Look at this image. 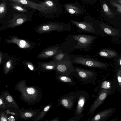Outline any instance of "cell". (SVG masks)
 <instances>
[{
	"label": "cell",
	"instance_id": "1",
	"mask_svg": "<svg viewBox=\"0 0 121 121\" xmlns=\"http://www.w3.org/2000/svg\"><path fill=\"white\" fill-rule=\"evenodd\" d=\"M26 82V79L19 81L16 84L15 88L20 93L19 98L21 100L29 105L33 106L41 100L42 91L37 86H27Z\"/></svg>",
	"mask_w": 121,
	"mask_h": 121
},
{
	"label": "cell",
	"instance_id": "2",
	"mask_svg": "<svg viewBox=\"0 0 121 121\" xmlns=\"http://www.w3.org/2000/svg\"><path fill=\"white\" fill-rule=\"evenodd\" d=\"M71 30V26L69 24L63 22H51L39 25L36 28L35 32L41 34L52 31H69Z\"/></svg>",
	"mask_w": 121,
	"mask_h": 121
},
{
	"label": "cell",
	"instance_id": "3",
	"mask_svg": "<svg viewBox=\"0 0 121 121\" xmlns=\"http://www.w3.org/2000/svg\"><path fill=\"white\" fill-rule=\"evenodd\" d=\"M71 59L74 64H78L90 67L104 69L106 64L88 56L70 54Z\"/></svg>",
	"mask_w": 121,
	"mask_h": 121
},
{
	"label": "cell",
	"instance_id": "4",
	"mask_svg": "<svg viewBox=\"0 0 121 121\" xmlns=\"http://www.w3.org/2000/svg\"><path fill=\"white\" fill-rule=\"evenodd\" d=\"M77 103L75 110V113L73 116L69 119L67 121H78L83 117L82 115L85 104L89 99L88 93L81 90L77 92Z\"/></svg>",
	"mask_w": 121,
	"mask_h": 121
},
{
	"label": "cell",
	"instance_id": "5",
	"mask_svg": "<svg viewBox=\"0 0 121 121\" xmlns=\"http://www.w3.org/2000/svg\"><path fill=\"white\" fill-rule=\"evenodd\" d=\"M75 71L73 74L80 81L85 84H90L96 80V72L78 67L74 66Z\"/></svg>",
	"mask_w": 121,
	"mask_h": 121
},
{
	"label": "cell",
	"instance_id": "6",
	"mask_svg": "<svg viewBox=\"0 0 121 121\" xmlns=\"http://www.w3.org/2000/svg\"><path fill=\"white\" fill-rule=\"evenodd\" d=\"M73 38L77 41L75 49L87 51L90 49L92 44L96 37L91 35L78 34L74 35Z\"/></svg>",
	"mask_w": 121,
	"mask_h": 121
},
{
	"label": "cell",
	"instance_id": "7",
	"mask_svg": "<svg viewBox=\"0 0 121 121\" xmlns=\"http://www.w3.org/2000/svg\"><path fill=\"white\" fill-rule=\"evenodd\" d=\"M55 71L60 74L73 76L75 71L71 59L57 62L56 64Z\"/></svg>",
	"mask_w": 121,
	"mask_h": 121
},
{
	"label": "cell",
	"instance_id": "8",
	"mask_svg": "<svg viewBox=\"0 0 121 121\" xmlns=\"http://www.w3.org/2000/svg\"><path fill=\"white\" fill-rule=\"evenodd\" d=\"M77 92H71L61 96L58 101L57 106H61L68 110H71L77 100Z\"/></svg>",
	"mask_w": 121,
	"mask_h": 121
},
{
	"label": "cell",
	"instance_id": "9",
	"mask_svg": "<svg viewBox=\"0 0 121 121\" xmlns=\"http://www.w3.org/2000/svg\"><path fill=\"white\" fill-rule=\"evenodd\" d=\"M98 96L91 105L87 114L91 113L87 121H90L91 117L96 109L104 101L107 97L112 95L111 92L107 90L102 89L99 91L98 93Z\"/></svg>",
	"mask_w": 121,
	"mask_h": 121
},
{
	"label": "cell",
	"instance_id": "10",
	"mask_svg": "<svg viewBox=\"0 0 121 121\" xmlns=\"http://www.w3.org/2000/svg\"><path fill=\"white\" fill-rule=\"evenodd\" d=\"M70 21L78 29L83 31L90 33H94L95 31L93 23L89 16L86 18L84 21L80 22L71 20Z\"/></svg>",
	"mask_w": 121,
	"mask_h": 121
},
{
	"label": "cell",
	"instance_id": "11",
	"mask_svg": "<svg viewBox=\"0 0 121 121\" xmlns=\"http://www.w3.org/2000/svg\"><path fill=\"white\" fill-rule=\"evenodd\" d=\"M39 4L47 8L51 13L54 15L60 14L63 10V8L59 3L56 0H46L40 2Z\"/></svg>",
	"mask_w": 121,
	"mask_h": 121
},
{
	"label": "cell",
	"instance_id": "12",
	"mask_svg": "<svg viewBox=\"0 0 121 121\" xmlns=\"http://www.w3.org/2000/svg\"><path fill=\"white\" fill-rule=\"evenodd\" d=\"M40 109H24L22 108L18 113V116L21 120L32 119L34 120L38 117Z\"/></svg>",
	"mask_w": 121,
	"mask_h": 121
},
{
	"label": "cell",
	"instance_id": "13",
	"mask_svg": "<svg viewBox=\"0 0 121 121\" xmlns=\"http://www.w3.org/2000/svg\"><path fill=\"white\" fill-rule=\"evenodd\" d=\"M10 39H5L6 42L9 44L13 43L16 45L19 48L25 49H30L34 47V43H30L24 39L13 36L10 37Z\"/></svg>",
	"mask_w": 121,
	"mask_h": 121
},
{
	"label": "cell",
	"instance_id": "14",
	"mask_svg": "<svg viewBox=\"0 0 121 121\" xmlns=\"http://www.w3.org/2000/svg\"><path fill=\"white\" fill-rule=\"evenodd\" d=\"M60 44H57L46 48L38 54L37 57L43 59L52 57L60 51Z\"/></svg>",
	"mask_w": 121,
	"mask_h": 121
},
{
	"label": "cell",
	"instance_id": "15",
	"mask_svg": "<svg viewBox=\"0 0 121 121\" xmlns=\"http://www.w3.org/2000/svg\"><path fill=\"white\" fill-rule=\"evenodd\" d=\"M29 19L27 16L22 14H14L12 18L8 22L6 27L13 28L22 25L28 21Z\"/></svg>",
	"mask_w": 121,
	"mask_h": 121
},
{
	"label": "cell",
	"instance_id": "16",
	"mask_svg": "<svg viewBox=\"0 0 121 121\" xmlns=\"http://www.w3.org/2000/svg\"><path fill=\"white\" fill-rule=\"evenodd\" d=\"M63 6L66 12L72 15H81L85 13L82 7L77 3L65 4Z\"/></svg>",
	"mask_w": 121,
	"mask_h": 121
},
{
	"label": "cell",
	"instance_id": "17",
	"mask_svg": "<svg viewBox=\"0 0 121 121\" xmlns=\"http://www.w3.org/2000/svg\"><path fill=\"white\" fill-rule=\"evenodd\" d=\"M114 108H108L100 111L95 114L91 118V121H105L115 112Z\"/></svg>",
	"mask_w": 121,
	"mask_h": 121
},
{
	"label": "cell",
	"instance_id": "18",
	"mask_svg": "<svg viewBox=\"0 0 121 121\" xmlns=\"http://www.w3.org/2000/svg\"><path fill=\"white\" fill-rule=\"evenodd\" d=\"M14 2L20 3L24 6L36 9L44 14L51 13L48 9L45 6L28 0H16Z\"/></svg>",
	"mask_w": 121,
	"mask_h": 121
},
{
	"label": "cell",
	"instance_id": "19",
	"mask_svg": "<svg viewBox=\"0 0 121 121\" xmlns=\"http://www.w3.org/2000/svg\"><path fill=\"white\" fill-rule=\"evenodd\" d=\"M108 75H106L104 77L99 85L95 89V92L97 91L98 90L99 91L102 89H104L110 91L112 94L114 93L116 88V83L111 80H105Z\"/></svg>",
	"mask_w": 121,
	"mask_h": 121
},
{
	"label": "cell",
	"instance_id": "20",
	"mask_svg": "<svg viewBox=\"0 0 121 121\" xmlns=\"http://www.w3.org/2000/svg\"><path fill=\"white\" fill-rule=\"evenodd\" d=\"M57 62L52 60L48 62H38V66L40 70L43 72L56 71V65Z\"/></svg>",
	"mask_w": 121,
	"mask_h": 121
},
{
	"label": "cell",
	"instance_id": "21",
	"mask_svg": "<svg viewBox=\"0 0 121 121\" xmlns=\"http://www.w3.org/2000/svg\"><path fill=\"white\" fill-rule=\"evenodd\" d=\"M1 95L3 97L5 103L8 107L19 109L14 98L8 91H2Z\"/></svg>",
	"mask_w": 121,
	"mask_h": 121
},
{
	"label": "cell",
	"instance_id": "22",
	"mask_svg": "<svg viewBox=\"0 0 121 121\" xmlns=\"http://www.w3.org/2000/svg\"><path fill=\"white\" fill-rule=\"evenodd\" d=\"M15 58H9L4 62L3 71L4 74L6 75L9 73H12L15 67L16 63Z\"/></svg>",
	"mask_w": 121,
	"mask_h": 121
},
{
	"label": "cell",
	"instance_id": "23",
	"mask_svg": "<svg viewBox=\"0 0 121 121\" xmlns=\"http://www.w3.org/2000/svg\"><path fill=\"white\" fill-rule=\"evenodd\" d=\"M55 76L57 80L60 82L70 85L74 86L75 85L72 76L60 74L56 72Z\"/></svg>",
	"mask_w": 121,
	"mask_h": 121
},
{
	"label": "cell",
	"instance_id": "24",
	"mask_svg": "<svg viewBox=\"0 0 121 121\" xmlns=\"http://www.w3.org/2000/svg\"><path fill=\"white\" fill-rule=\"evenodd\" d=\"M52 57V60H54L57 62L64 60H69L70 59L69 55L60 50Z\"/></svg>",
	"mask_w": 121,
	"mask_h": 121
},
{
	"label": "cell",
	"instance_id": "25",
	"mask_svg": "<svg viewBox=\"0 0 121 121\" xmlns=\"http://www.w3.org/2000/svg\"><path fill=\"white\" fill-rule=\"evenodd\" d=\"M52 105V103H50L45 106L42 111L40 112L38 117L34 121H39L42 120L51 108Z\"/></svg>",
	"mask_w": 121,
	"mask_h": 121
},
{
	"label": "cell",
	"instance_id": "26",
	"mask_svg": "<svg viewBox=\"0 0 121 121\" xmlns=\"http://www.w3.org/2000/svg\"><path fill=\"white\" fill-rule=\"evenodd\" d=\"M98 54L101 56L107 58L114 57L117 55L116 53L114 51L107 49H104L100 51L99 52Z\"/></svg>",
	"mask_w": 121,
	"mask_h": 121
},
{
	"label": "cell",
	"instance_id": "27",
	"mask_svg": "<svg viewBox=\"0 0 121 121\" xmlns=\"http://www.w3.org/2000/svg\"><path fill=\"white\" fill-rule=\"evenodd\" d=\"M10 5L12 8L17 12L24 13L27 11V9L23 7V5L20 3L11 2Z\"/></svg>",
	"mask_w": 121,
	"mask_h": 121
},
{
	"label": "cell",
	"instance_id": "28",
	"mask_svg": "<svg viewBox=\"0 0 121 121\" xmlns=\"http://www.w3.org/2000/svg\"><path fill=\"white\" fill-rule=\"evenodd\" d=\"M23 63L25 66L31 71L38 73L40 71L38 66H35L30 61H25Z\"/></svg>",
	"mask_w": 121,
	"mask_h": 121
},
{
	"label": "cell",
	"instance_id": "29",
	"mask_svg": "<svg viewBox=\"0 0 121 121\" xmlns=\"http://www.w3.org/2000/svg\"><path fill=\"white\" fill-rule=\"evenodd\" d=\"M7 3L4 1L1 2L0 4V18L3 17L7 13Z\"/></svg>",
	"mask_w": 121,
	"mask_h": 121
},
{
	"label": "cell",
	"instance_id": "30",
	"mask_svg": "<svg viewBox=\"0 0 121 121\" xmlns=\"http://www.w3.org/2000/svg\"><path fill=\"white\" fill-rule=\"evenodd\" d=\"M7 54L3 53L1 50L0 51V65H1L4 63L8 58Z\"/></svg>",
	"mask_w": 121,
	"mask_h": 121
},
{
	"label": "cell",
	"instance_id": "31",
	"mask_svg": "<svg viewBox=\"0 0 121 121\" xmlns=\"http://www.w3.org/2000/svg\"><path fill=\"white\" fill-rule=\"evenodd\" d=\"M117 84L119 87V89L120 90V91L121 92V69H120L118 70L117 72Z\"/></svg>",
	"mask_w": 121,
	"mask_h": 121
},
{
	"label": "cell",
	"instance_id": "32",
	"mask_svg": "<svg viewBox=\"0 0 121 121\" xmlns=\"http://www.w3.org/2000/svg\"><path fill=\"white\" fill-rule=\"evenodd\" d=\"M102 7L104 12L107 15L109 16L112 15V13L111 11L106 4L103 3Z\"/></svg>",
	"mask_w": 121,
	"mask_h": 121
},
{
	"label": "cell",
	"instance_id": "33",
	"mask_svg": "<svg viewBox=\"0 0 121 121\" xmlns=\"http://www.w3.org/2000/svg\"><path fill=\"white\" fill-rule=\"evenodd\" d=\"M8 107L5 103L3 97L1 94L0 95V108L4 109H6Z\"/></svg>",
	"mask_w": 121,
	"mask_h": 121
},
{
	"label": "cell",
	"instance_id": "34",
	"mask_svg": "<svg viewBox=\"0 0 121 121\" xmlns=\"http://www.w3.org/2000/svg\"><path fill=\"white\" fill-rule=\"evenodd\" d=\"M110 3L111 5L116 8L118 12L121 13V5L120 4L112 1H110Z\"/></svg>",
	"mask_w": 121,
	"mask_h": 121
},
{
	"label": "cell",
	"instance_id": "35",
	"mask_svg": "<svg viewBox=\"0 0 121 121\" xmlns=\"http://www.w3.org/2000/svg\"><path fill=\"white\" fill-rule=\"evenodd\" d=\"M8 117L7 114L3 112H0V121H7L8 120Z\"/></svg>",
	"mask_w": 121,
	"mask_h": 121
},
{
	"label": "cell",
	"instance_id": "36",
	"mask_svg": "<svg viewBox=\"0 0 121 121\" xmlns=\"http://www.w3.org/2000/svg\"><path fill=\"white\" fill-rule=\"evenodd\" d=\"M81 1L88 4H92L95 2L97 0H81Z\"/></svg>",
	"mask_w": 121,
	"mask_h": 121
},
{
	"label": "cell",
	"instance_id": "37",
	"mask_svg": "<svg viewBox=\"0 0 121 121\" xmlns=\"http://www.w3.org/2000/svg\"><path fill=\"white\" fill-rule=\"evenodd\" d=\"M104 32L106 34L109 35H112V32L111 30L108 28H103Z\"/></svg>",
	"mask_w": 121,
	"mask_h": 121
},
{
	"label": "cell",
	"instance_id": "38",
	"mask_svg": "<svg viewBox=\"0 0 121 121\" xmlns=\"http://www.w3.org/2000/svg\"><path fill=\"white\" fill-rule=\"evenodd\" d=\"M59 121L60 118L59 117L53 118L50 120V121Z\"/></svg>",
	"mask_w": 121,
	"mask_h": 121
},
{
	"label": "cell",
	"instance_id": "39",
	"mask_svg": "<svg viewBox=\"0 0 121 121\" xmlns=\"http://www.w3.org/2000/svg\"><path fill=\"white\" fill-rule=\"evenodd\" d=\"M4 1H9L12 2H14V1L16 0H3Z\"/></svg>",
	"mask_w": 121,
	"mask_h": 121
},
{
	"label": "cell",
	"instance_id": "40",
	"mask_svg": "<svg viewBox=\"0 0 121 121\" xmlns=\"http://www.w3.org/2000/svg\"><path fill=\"white\" fill-rule=\"evenodd\" d=\"M118 117H117L115 119H113L112 121H117V120L118 119Z\"/></svg>",
	"mask_w": 121,
	"mask_h": 121
},
{
	"label": "cell",
	"instance_id": "41",
	"mask_svg": "<svg viewBox=\"0 0 121 121\" xmlns=\"http://www.w3.org/2000/svg\"><path fill=\"white\" fill-rule=\"evenodd\" d=\"M117 0L121 5V0Z\"/></svg>",
	"mask_w": 121,
	"mask_h": 121
},
{
	"label": "cell",
	"instance_id": "42",
	"mask_svg": "<svg viewBox=\"0 0 121 121\" xmlns=\"http://www.w3.org/2000/svg\"><path fill=\"white\" fill-rule=\"evenodd\" d=\"M119 64L121 66V58L120 59L119 61Z\"/></svg>",
	"mask_w": 121,
	"mask_h": 121
},
{
	"label": "cell",
	"instance_id": "43",
	"mask_svg": "<svg viewBox=\"0 0 121 121\" xmlns=\"http://www.w3.org/2000/svg\"><path fill=\"white\" fill-rule=\"evenodd\" d=\"M121 121V119H120V120L119 121Z\"/></svg>",
	"mask_w": 121,
	"mask_h": 121
}]
</instances>
